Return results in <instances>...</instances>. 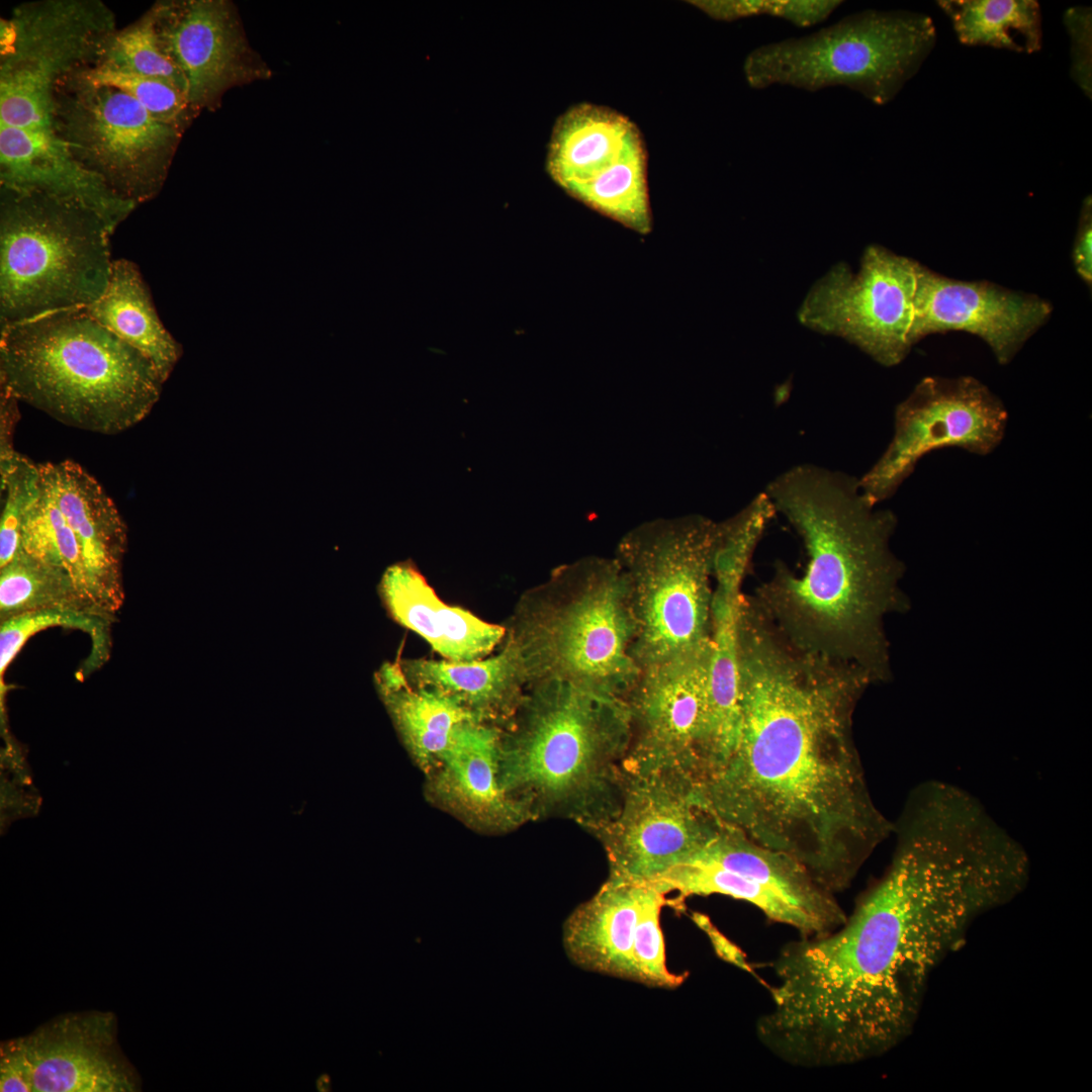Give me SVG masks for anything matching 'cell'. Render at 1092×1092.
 Masks as SVG:
<instances>
[{
    "label": "cell",
    "instance_id": "6da1fadb",
    "mask_svg": "<svg viewBox=\"0 0 1092 1092\" xmlns=\"http://www.w3.org/2000/svg\"><path fill=\"white\" fill-rule=\"evenodd\" d=\"M883 875L841 925L785 943L772 962L760 1042L783 1062L827 1069L877 1059L904 1041L938 967L1009 890L991 849L949 819L894 825Z\"/></svg>",
    "mask_w": 1092,
    "mask_h": 1092
},
{
    "label": "cell",
    "instance_id": "7a4b0ae2",
    "mask_svg": "<svg viewBox=\"0 0 1092 1092\" xmlns=\"http://www.w3.org/2000/svg\"><path fill=\"white\" fill-rule=\"evenodd\" d=\"M737 667L736 742L699 796L722 824L794 856L837 895L893 830L853 734L873 680L794 643L751 595L739 605Z\"/></svg>",
    "mask_w": 1092,
    "mask_h": 1092
},
{
    "label": "cell",
    "instance_id": "3957f363",
    "mask_svg": "<svg viewBox=\"0 0 1092 1092\" xmlns=\"http://www.w3.org/2000/svg\"><path fill=\"white\" fill-rule=\"evenodd\" d=\"M777 513L802 538V575L782 561L754 598L800 647L856 664L874 685L893 679L885 620L911 609L904 562L891 540L893 511L862 494L858 478L814 464L795 465L766 486Z\"/></svg>",
    "mask_w": 1092,
    "mask_h": 1092
},
{
    "label": "cell",
    "instance_id": "277c9868",
    "mask_svg": "<svg viewBox=\"0 0 1092 1092\" xmlns=\"http://www.w3.org/2000/svg\"><path fill=\"white\" fill-rule=\"evenodd\" d=\"M630 738L624 700L560 679L531 684L502 729V788L529 820L559 816L595 834L619 809Z\"/></svg>",
    "mask_w": 1092,
    "mask_h": 1092
},
{
    "label": "cell",
    "instance_id": "5b68a950",
    "mask_svg": "<svg viewBox=\"0 0 1092 1092\" xmlns=\"http://www.w3.org/2000/svg\"><path fill=\"white\" fill-rule=\"evenodd\" d=\"M164 383L149 358L84 307L0 329V387L67 426L124 432L148 417Z\"/></svg>",
    "mask_w": 1092,
    "mask_h": 1092
},
{
    "label": "cell",
    "instance_id": "8992f818",
    "mask_svg": "<svg viewBox=\"0 0 1092 1092\" xmlns=\"http://www.w3.org/2000/svg\"><path fill=\"white\" fill-rule=\"evenodd\" d=\"M506 628L527 686L560 679L624 700L640 672L629 582L615 557L556 567L522 595Z\"/></svg>",
    "mask_w": 1092,
    "mask_h": 1092
},
{
    "label": "cell",
    "instance_id": "52a82bcc",
    "mask_svg": "<svg viewBox=\"0 0 1092 1092\" xmlns=\"http://www.w3.org/2000/svg\"><path fill=\"white\" fill-rule=\"evenodd\" d=\"M112 234L81 202L0 186V329L99 299Z\"/></svg>",
    "mask_w": 1092,
    "mask_h": 1092
},
{
    "label": "cell",
    "instance_id": "ba28073f",
    "mask_svg": "<svg viewBox=\"0 0 1092 1092\" xmlns=\"http://www.w3.org/2000/svg\"><path fill=\"white\" fill-rule=\"evenodd\" d=\"M936 38L927 14L867 9L815 32L755 48L744 60L743 73L753 89L845 87L886 105L916 75Z\"/></svg>",
    "mask_w": 1092,
    "mask_h": 1092
},
{
    "label": "cell",
    "instance_id": "9c48e42d",
    "mask_svg": "<svg viewBox=\"0 0 1092 1092\" xmlns=\"http://www.w3.org/2000/svg\"><path fill=\"white\" fill-rule=\"evenodd\" d=\"M718 522L691 514L650 520L625 533L615 558L636 620L641 668L711 641V586Z\"/></svg>",
    "mask_w": 1092,
    "mask_h": 1092
},
{
    "label": "cell",
    "instance_id": "30bf717a",
    "mask_svg": "<svg viewBox=\"0 0 1092 1092\" xmlns=\"http://www.w3.org/2000/svg\"><path fill=\"white\" fill-rule=\"evenodd\" d=\"M116 29L100 0L15 6L0 22V126L53 130L56 84L97 65Z\"/></svg>",
    "mask_w": 1092,
    "mask_h": 1092
},
{
    "label": "cell",
    "instance_id": "8fae6325",
    "mask_svg": "<svg viewBox=\"0 0 1092 1092\" xmlns=\"http://www.w3.org/2000/svg\"><path fill=\"white\" fill-rule=\"evenodd\" d=\"M51 121L81 166L136 205L159 194L183 135L127 93L77 72L56 84Z\"/></svg>",
    "mask_w": 1092,
    "mask_h": 1092
},
{
    "label": "cell",
    "instance_id": "7c38bea8",
    "mask_svg": "<svg viewBox=\"0 0 1092 1092\" xmlns=\"http://www.w3.org/2000/svg\"><path fill=\"white\" fill-rule=\"evenodd\" d=\"M652 884L666 895L678 893L677 906L687 897L710 895L749 903L799 936L827 933L846 918L836 894L797 858L724 824L699 853Z\"/></svg>",
    "mask_w": 1092,
    "mask_h": 1092
},
{
    "label": "cell",
    "instance_id": "4fadbf2b",
    "mask_svg": "<svg viewBox=\"0 0 1092 1092\" xmlns=\"http://www.w3.org/2000/svg\"><path fill=\"white\" fill-rule=\"evenodd\" d=\"M712 642L640 668L624 699L631 738L624 768L665 772L700 789L709 776Z\"/></svg>",
    "mask_w": 1092,
    "mask_h": 1092
},
{
    "label": "cell",
    "instance_id": "5bb4252c",
    "mask_svg": "<svg viewBox=\"0 0 1092 1092\" xmlns=\"http://www.w3.org/2000/svg\"><path fill=\"white\" fill-rule=\"evenodd\" d=\"M918 262L880 245L863 251L859 269L833 265L798 309L806 328L842 338L877 363L893 367L909 354Z\"/></svg>",
    "mask_w": 1092,
    "mask_h": 1092
},
{
    "label": "cell",
    "instance_id": "9a60e30c",
    "mask_svg": "<svg viewBox=\"0 0 1092 1092\" xmlns=\"http://www.w3.org/2000/svg\"><path fill=\"white\" fill-rule=\"evenodd\" d=\"M1008 412L972 376L922 378L895 410L894 435L877 462L858 478L874 506L892 497L928 453L957 447L985 456L1005 437Z\"/></svg>",
    "mask_w": 1092,
    "mask_h": 1092
},
{
    "label": "cell",
    "instance_id": "2e32d148",
    "mask_svg": "<svg viewBox=\"0 0 1092 1092\" xmlns=\"http://www.w3.org/2000/svg\"><path fill=\"white\" fill-rule=\"evenodd\" d=\"M646 151L637 126L603 106L578 104L556 121L547 169L574 198L640 234L651 229Z\"/></svg>",
    "mask_w": 1092,
    "mask_h": 1092
},
{
    "label": "cell",
    "instance_id": "e0dca14e",
    "mask_svg": "<svg viewBox=\"0 0 1092 1092\" xmlns=\"http://www.w3.org/2000/svg\"><path fill=\"white\" fill-rule=\"evenodd\" d=\"M721 826L692 782L624 768L619 809L594 835L606 852L608 877L652 883L699 853Z\"/></svg>",
    "mask_w": 1092,
    "mask_h": 1092
},
{
    "label": "cell",
    "instance_id": "ac0fdd59",
    "mask_svg": "<svg viewBox=\"0 0 1092 1092\" xmlns=\"http://www.w3.org/2000/svg\"><path fill=\"white\" fill-rule=\"evenodd\" d=\"M151 9L158 41L183 74L196 113L215 109L234 87L271 77L233 2L167 0Z\"/></svg>",
    "mask_w": 1092,
    "mask_h": 1092
},
{
    "label": "cell",
    "instance_id": "d6986e66",
    "mask_svg": "<svg viewBox=\"0 0 1092 1092\" xmlns=\"http://www.w3.org/2000/svg\"><path fill=\"white\" fill-rule=\"evenodd\" d=\"M1052 312V304L1037 295L989 281L948 278L918 263L908 339L913 347L931 334L970 333L989 346L999 364L1007 365Z\"/></svg>",
    "mask_w": 1092,
    "mask_h": 1092
},
{
    "label": "cell",
    "instance_id": "ffe728a7",
    "mask_svg": "<svg viewBox=\"0 0 1092 1092\" xmlns=\"http://www.w3.org/2000/svg\"><path fill=\"white\" fill-rule=\"evenodd\" d=\"M34 1092H132L140 1078L117 1042L114 1014L59 1015L23 1036Z\"/></svg>",
    "mask_w": 1092,
    "mask_h": 1092
},
{
    "label": "cell",
    "instance_id": "44dd1931",
    "mask_svg": "<svg viewBox=\"0 0 1092 1092\" xmlns=\"http://www.w3.org/2000/svg\"><path fill=\"white\" fill-rule=\"evenodd\" d=\"M39 465L42 484L77 539L90 596L104 615L115 619L124 600L126 525L110 496L81 465L71 460Z\"/></svg>",
    "mask_w": 1092,
    "mask_h": 1092
},
{
    "label": "cell",
    "instance_id": "7402d4cb",
    "mask_svg": "<svg viewBox=\"0 0 1092 1092\" xmlns=\"http://www.w3.org/2000/svg\"><path fill=\"white\" fill-rule=\"evenodd\" d=\"M500 734L493 724L477 720L460 724L428 771V794L438 805L488 831H508L529 821L500 785Z\"/></svg>",
    "mask_w": 1092,
    "mask_h": 1092
},
{
    "label": "cell",
    "instance_id": "603a6c76",
    "mask_svg": "<svg viewBox=\"0 0 1092 1092\" xmlns=\"http://www.w3.org/2000/svg\"><path fill=\"white\" fill-rule=\"evenodd\" d=\"M0 186L81 202L113 233L138 206L81 166L51 130L0 126Z\"/></svg>",
    "mask_w": 1092,
    "mask_h": 1092
},
{
    "label": "cell",
    "instance_id": "cb8c5ba5",
    "mask_svg": "<svg viewBox=\"0 0 1092 1092\" xmlns=\"http://www.w3.org/2000/svg\"><path fill=\"white\" fill-rule=\"evenodd\" d=\"M378 592L388 615L420 635L446 660L485 658L506 638V626L444 603L411 560L388 566Z\"/></svg>",
    "mask_w": 1092,
    "mask_h": 1092
},
{
    "label": "cell",
    "instance_id": "d4e9b609",
    "mask_svg": "<svg viewBox=\"0 0 1092 1092\" xmlns=\"http://www.w3.org/2000/svg\"><path fill=\"white\" fill-rule=\"evenodd\" d=\"M646 884L608 877L568 915L562 943L573 965L635 982L633 939Z\"/></svg>",
    "mask_w": 1092,
    "mask_h": 1092
},
{
    "label": "cell",
    "instance_id": "484cf974",
    "mask_svg": "<svg viewBox=\"0 0 1092 1092\" xmlns=\"http://www.w3.org/2000/svg\"><path fill=\"white\" fill-rule=\"evenodd\" d=\"M416 688L433 689L457 699L480 721L505 728L517 712L527 688L519 650L508 635L493 655L471 661L398 658Z\"/></svg>",
    "mask_w": 1092,
    "mask_h": 1092
},
{
    "label": "cell",
    "instance_id": "4316f807",
    "mask_svg": "<svg viewBox=\"0 0 1092 1092\" xmlns=\"http://www.w3.org/2000/svg\"><path fill=\"white\" fill-rule=\"evenodd\" d=\"M374 682L404 746L427 772L449 745L456 728L477 720L454 697L412 686L398 658L384 662L375 672Z\"/></svg>",
    "mask_w": 1092,
    "mask_h": 1092
},
{
    "label": "cell",
    "instance_id": "83f0119b",
    "mask_svg": "<svg viewBox=\"0 0 1092 1092\" xmlns=\"http://www.w3.org/2000/svg\"><path fill=\"white\" fill-rule=\"evenodd\" d=\"M84 308L99 324L149 358L166 382L181 358L183 348L162 324L135 263L127 259L113 260L104 293Z\"/></svg>",
    "mask_w": 1092,
    "mask_h": 1092
},
{
    "label": "cell",
    "instance_id": "f1b7e54d",
    "mask_svg": "<svg viewBox=\"0 0 1092 1092\" xmlns=\"http://www.w3.org/2000/svg\"><path fill=\"white\" fill-rule=\"evenodd\" d=\"M960 42L1032 54L1042 43L1041 13L1034 0H939Z\"/></svg>",
    "mask_w": 1092,
    "mask_h": 1092
},
{
    "label": "cell",
    "instance_id": "f546056e",
    "mask_svg": "<svg viewBox=\"0 0 1092 1092\" xmlns=\"http://www.w3.org/2000/svg\"><path fill=\"white\" fill-rule=\"evenodd\" d=\"M44 610L107 617L80 593L68 573L19 550L11 561L0 567V622Z\"/></svg>",
    "mask_w": 1092,
    "mask_h": 1092
},
{
    "label": "cell",
    "instance_id": "4dcf8cb0",
    "mask_svg": "<svg viewBox=\"0 0 1092 1092\" xmlns=\"http://www.w3.org/2000/svg\"><path fill=\"white\" fill-rule=\"evenodd\" d=\"M711 605V701L715 715L721 720L736 717L739 709L737 667V620L743 593L744 578L720 573Z\"/></svg>",
    "mask_w": 1092,
    "mask_h": 1092
},
{
    "label": "cell",
    "instance_id": "1f68e13d",
    "mask_svg": "<svg viewBox=\"0 0 1092 1092\" xmlns=\"http://www.w3.org/2000/svg\"><path fill=\"white\" fill-rule=\"evenodd\" d=\"M20 550L43 563L64 570L73 579L80 593L97 608L89 593L87 575L75 534L42 482L38 498L23 520Z\"/></svg>",
    "mask_w": 1092,
    "mask_h": 1092
},
{
    "label": "cell",
    "instance_id": "d6a6232c",
    "mask_svg": "<svg viewBox=\"0 0 1092 1092\" xmlns=\"http://www.w3.org/2000/svg\"><path fill=\"white\" fill-rule=\"evenodd\" d=\"M114 620L77 611L44 610L21 614L0 622V678L26 641L36 633L52 627L79 629L92 640V651L86 659L83 673L99 668L110 653V627Z\"/></svg>",
    "mask_w": 1092,
    "mask_h": 1092
},
{
    "label": "cell",
    "instance_id": "836d02e7",
    "mask_svg": "<svg viewBox=\"0 0 1092 1092\" xmlns=\"http://www.w3.org/2000/svg\"><path fill=\"white\" fill-rule=\"evenodd\" d=\"M98 64L164 80L187 97L183 74L158 41L151 8L136 21L110 35Z\"/></svg>",
    "mask_w": 1092,
    "mask_h": 1092
},
{
    "label": "cell",
    "instance_id": "e575fe53",
    "mask_svg": "<svg viewBox=\"0 0 1092 1092\" xmlns=\"http://www.w3.org/2000/svg\"><path fill=\"white\" fill-rule=\"evenodd\" d=\"M77 73L91 83L111 86L127 93L155 118L174 126L183 133L198 115L189 104L186 95L164 80L100 64Z\"/></svg>",
    "mask_w": 1092,
    "mask_h": 1092
},
{
    "label": "cell",
    "instance_id": "d590c367",
    "mask_svg": "<svg viewBox=\"0 0 1092 1092\" xmlns=\"http://www.w3.org/2000/svg\"><path fill=\"white\" fill-rule=\"evenodd\" d=\"M666 896L653 884H646L634 932L632 958L635 982L649 987L674 989L684 983L686 975L670 972L666 965L660 924L661 910L670 904Z\"/></svg>",
    "mask_w": 1092,
    "mask_h": 1092
},
{
    "label": "cell",
    "instance_id": "8d00e7d4",
    "mask_svg": "<svg viewBox=\"0 0 1092 1092\" xmlns=\"http://www.w3.org/2000/svg\"><path fill=\"white\" fill-rule=\"evenodd\" d=\"M4 506L0 521V567L19 552L25 515L41 491L40 465L16 452L0 469Z\"/></svg>",
    "mask_w": 1092,
    "mask_h": 1092
},
{
    "label": "cell",
    "instance_id": "74e56055",
    "mask_svg": "<svg viewBox=\"0 0 1092 1092\" xmlns=\"http://www.w3.org/2000/svg\"><path fill=\"white\" fill-rule=\"evenodd\" d=\"M1071 40V78L1091 99L1092 93V12L1090 7L1074 6L1063 18Z\"/></svg>",
    "mask_w": 1092,
    "mask_h": 1092
},
{
    "label": "cell",
    "instance_id": "f35d334b",
    "mask_svg": "<svg viewBox=\"0 0 1092 1092\" xmlns=\"http://www.w3.org/2000/svg\"><path fill=\"white\" fill-rule=\"evenodd\" d=\"M0 1091L34 1092L33 1070L23 1036L1 1042Z\"/></svg>",
    "mask_w": 1092,
    "mask_h": 1092
},
{
    "label": "cell",
    "instance_id": "ab89813d",
    "mask_svg": "<svg viewBox=\"0 0 1092 1092\" xmlns=\"http://www.w3.org/2000/svg\"><path fill=\"white\" fill-rule=\"evenodd\" d=\"M1073 263L1079 277L1091 287L1092 283V200L1091 195L1082 202L1078 229L1072 252Z\"/></svg>",
    "mask_w": 1092,
    "mask_h": 1092
},
{
    "label": "cell",
    "instance_id": "60d3db41",
    "mask_svg": "<svg viewBox=\"0 0 1092 1092\" xmlns=\"http://www.w3.org/2000/svg\"><path fill=\"white\" fill-rule=\"evenodd\" d=\"M18 400L0 387V469L9 464L14 454L12 435L19 418Z\"/></svg>",
    "mask_w": 1092,
    "mask_h": 1092
}]
</instances>
